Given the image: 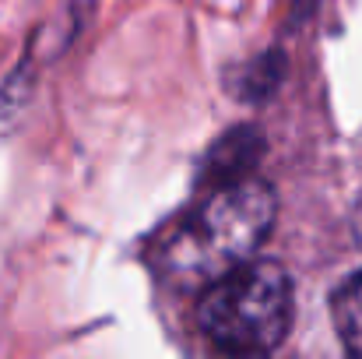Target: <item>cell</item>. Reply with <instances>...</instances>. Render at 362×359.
<instances>
[{
	"label": "cell",
	"instance_id": "obj_1",
	"mask_svg": "<svg viewBox=\"0 0 362 359\" xmlns=\"http://www.w3.org/2000/svg\"><path fill=\"white\" fill-rule=\"evenodd\" d=\"M278 219V194L260 176L211 187L158 243V268L180 289H204L257 257Z\"/></svg>",
	"mask_w": 362,
	"mask_h": 359
},
{
	"label": "cell",
	"instance_id": "obj_2",
	"mask_svg": "<svg viewBox=\"0 0 362 359\" xmlns=\"http://www.w3.org/2000/svg\"><path fill=\"white\" fill-rule=\"evenodd\" d=\"M292 317V278L271 257H250L204 285L197 300V328L226 356H267L281 349Z\"/></svg>",
	"mask_w": 362,
	"mask_h": 359
},
{
	"label": "cell",
	"instance_id": "obj_3",
	"mask_svg": "<svg viewBox=\"0 0 362 359\" xmlns=\"http://www.w3.org/2000/svg\"><path fill=\"white\" fill-rule=\"evenodd\" d=\"M264 155V134L257 123H240L233 127L229 134H222L211 152L204 155V166H201V176L197 183L204 190L211 187H222V183H233V180H243L253 173V166L260 162Z\"/></svg>",
	"mask_w": 362,
	"mask_h": 359
},
{
	"label": "cell",
	"instance_id": "obj_4",
	"mask_svg": "<svg viewBox=\"0 0 362 359\" xmlns=\"http://www.w3.org/2000/svg\"><path fill=\"white\" fill-rule=\"evenodd\" d=\"M285 71H288V57L281 50H267V53L246 60L240 71L229 78V92L236 99H243V103H267L281 89Z\"/></svg>",
	"mask_w": 362,
	"mask_h": 359
},
{
	"label": "cell",
	"instance_id": "obj_5",
	"mask_svg": "<svg viewBox=\"0 0 362 359\" xmlns=\"http://www.w3.org/2000/svg\"><path fill=\"white\" fill-rule=\"evenodd\" d=\"M331 317L349 356L362 359V271L345 278L331 296Z\"/></svg>",
	"mask_w": 362,
	"mask_h": 359
},
{
	"label": "cell",
	"instance_id": "obj_6",
	"mask_svg": "<svg viewBox=\"0 0 362 359\" xmlns=\"http://www.w3.org/2000/svg\"><path fill=\"white\" fill-rule=\"evenodd\" d=\"M352 233L362 243V198H359V205H356V212H352Z\"/></svg>",
	"mask_w": 362,
	"mask_h": 359
}]
</instances>
